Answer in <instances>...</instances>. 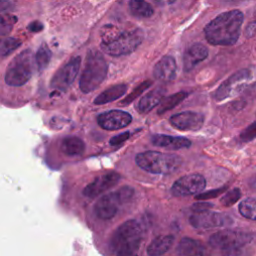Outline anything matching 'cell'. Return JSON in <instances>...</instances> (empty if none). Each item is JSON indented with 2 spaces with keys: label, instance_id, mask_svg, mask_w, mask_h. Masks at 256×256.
<instances>
[{
  "label": "cell",
  "instance_id": "6da1fadb",
  "mask_svg": "<svg viewBox=\"0 0 256 256\" xmlns=\"http://www.w3.org/2000/svg\"><path fill=\"white\" fill-rule=\"evenodd\" d=\"M143 40V30L135 25L120 27L108 24L101 30V48L105 53L114 57L134 52Z\"/></svg>",
  "mask_w": 256,
  "mask_h": 256
},
{
  "label": "cell",
  "instance_id": "7a4b0ae2",
  "mask_svg": "<svg viewBox=\"0 0 256 256\" xmlns=\"http://www.w3.org/2000/svg\"><path fill=\"white\" fill-rule=\"evenodd\" d=\"M243 19V13L237 9L219 14L205 26L206 40L212 45L230 46L235 44L241 33Z\"/></svg>",
  "mask_w": 256,
  "mask_h": 256
},
{
  "label": "cell",
  "instance_id": "3957f363",
  "mask_svg": "<svg viewBox=\"0 0 256 256\" xmlns=\"http://www.w3.org/2000/svg\"><path fill=\"white\" fill-rule=\"evenodd\" d=\"M143 239L141 225L136 220H127L113 233L110 249L115 256H138Z\"/></svg>",
  "mask_w": 256,
  "mask_h": 256
},
{
  "label": "cell",
  "instance_id": "277c9868",
  "mask_svg": "<svg viewBox=\"0 0 256 256\" xmlns=\"http://www.w3.org/2000/svg\"><path fill=\"white\" fill-rule=\"evenodd\" d=\"M108 72L107 62L101 52L90 50L87 53L85 67L81 74L79 87L84 93H89L100 86Z\"/></svg>",
  "mask_w": 256,
  "mask_h": 256
},
{
  "label": "cell",
  "instance_id": "5b68a950",
  "mask_svg": "<svg viewBox=\"0 0 256 256\" xmlns=\"http://www.w3.org/2000/svg\"><path fill=\"white\" fill-rule=\"evenodd\" d=\"M136 164L143 170L153 174H171L182 164V158L176 154L158 151H145L135 157Z\"/></svg>",
  "mask_w": 256,
  "mask_h": 256
},
{
  "label": "cell",
  "instance_id": "8992f818",
  "mask_svg": "<svg viewBox=\"0 0 256 256\" xmlns=\"http://www.w3.org/2000/svg\"><path fill=\"white\" fill-rule=\"evenodd\" d=\"M256 83V66L243 68L227 78L216 89L213 97L217 101L233 98Z\"/></svg>",
  "mask_w": 256,
  "mask_h": 256
},
{
  "label": "cell",
  "instance_id": "52a82bcc",
  "mask_svg": "<svg viewBox=\"0 0 256 256\" xmlns=\"http://www.w3.org/2000/svg\"><path fill=\"white\" fill-rule=\"evenodd\" d=\"M33 71V55L30 50H25L16 55L9 65L5 73V82L14 87L26 84L32 76Z\"/></svg>",
  "mask_w": 256,
  "mask_h": 256
},
{
  "label": "cell",
  "instance_id": "ba28073f",
  "mask_svg": "<svg viewBox=\"0 0 256 256\" xmlns=\"http://www.w3.org/2000/svg\"><path fill=\"white\" fill-rule=\"evenodd\" d=\"M134 190L129 186H124L117 191L110 192L102 196L94 206L96 216L102 220L113 218L118 212L119 206L129 201L133 196Z\"/></svg>",
  "mask_w": 256,
  "mask_h": 256
},
{
  "label": "cell",
  "instance_id": "9c48e42d",
  "mask_svg": "<svg viewBox=\"0 0 256 256\" xmlns=\"http://www.w3.org/2000/svg\"><path fill=\"white\" fill-rule=\"evenodd\" d=\"M252 236L248 233L236 230H222L210 236L209 244L214 248H228V247H242L249 243Z\"/></svg>",
  "mask_w": 256,
  "mask_h": 256
},
{
  "label": "cell",
  "instance_id": "30bf717a",
  "mask_svg": "<svg viewBox=\"0 0 256 256\" xmlns=\"http://www.w3.org/2000/svg\"><path fill=\"white\" fill-rule=\"evenodd\" d=\"M189 221L191 225L197 229H210L214 227L229 225L233 222L229 215L220 212H213L210 210L195 212L191 215Z\"/></svg>",
  "mask_w": 256,
  "mask_h": 256
},
{
  "label": "cell",
  "instance_id": "8fae6325",
  "mask_svg": "<svg viewBox=\"0 0 256 256\" xmlns=\"http://www.w3.org/2000/svg\"><path fill=\"white\" fill-rule=\"evenodd\" d=\"M206 186L205 178L198 173L184 175L172 185L171 191L175 196H189L201 193Z\"/></svg>",
  "mask_w": 256,
  "mask_h": 256
},
{
  "label": "cell",
  "instance_id": "7c38bea8",
  "mask_svg": "<svg viewBox=\"0 0 256 256\" xmlns=\"http://www.w3.org/2000/svg\"><path fill=\"white\" fill-rule=\"evenodd\" d=\"M81 64V58L79 56L74 57L62 68H60L54 75L51 86L58 90H66L75 80L78 75Z\"/></svg>",
  "mask_w": 256,
  "mask_h": 256
},
{
  "label": "cell",
  "instance_id": "4fadbf2b",
  "mask_svg": "<svg viewBox=\"0 0 256 256\" xmlns=\"http://www.w3.org/2000/svg\"><path fill=\"white\" fill-rule=\"evenodd\" d=\"M170 124L181 131H197L204 123V115L194 111H184L172 115L169 118Z\"/></svg>",
  "mask_w": 256,
  "mask_h": 256
},
{
  "label": "cell",
  "instance_id": "5bb4252c",
  "mask_svg": "<svg viewBox=\"0 0 256 256\" xmlns=\"http://www.w3.org/2000/svg\"><path fill=\"white\" fill-rule=\"evenodd\" d=\"M132 121V116L123 110H110L101 113L97 117L99 126L105 130H119L128 126Z\"/></svg>",
  "mask_w": 256,
  "mask_h": 256
},
{
  "label": "cell",
  "instance_id": "9a60e30c",
  "mask_svg": "<svg viewBox=\"0 0 256 256\" xmlns=\"http://www.w3.org/2000/svg\"><path fill=\"white\" fill-rule=\"evenodd\" d=\"M120 180V175L117 172H108L96 177L83 190V194L88 198H95L101 193L107 191Z\"/></svg>",
  "mask_w": 256,
  "mask_h": 256
},
{
  "label": "cell",
  "instance_id": "2e32d148",
  "mask_svg": "<svg viewBox=\"0 0 256 256\" xmlns=\"http://www.w3.org/2000/svg\"><path fill=\"white\" fill-rule=\"evenodd\" d=\"M177 64L172 56H163L154 66L153 76L161 82H169L175 79Z\"/></svg>",
  "mask_w": 256,
  "mask_h": 256
},
{
  "label": "cell",
  "instance_id": "e0dca14e",
  "mask_svg": "<svg viewBox=\"0 0 256 256\" xmlns=\"http://www.w3.org/2000/svg\"><path fill=\"white\" fill-rule=\"evenodd\" d=\"M208 57V49L200 43L189 46L183 55V69L185 72L191 71L196 65Z\"/></svg>",
  "mask_w": 256,
  "mask_h": 256
},
{
  "label": "cell",
  "instance_id": "ac0fdd59",
  "mask_svg": "<svg viewBox=\"0 0 256 256\" xmlns=\"http://www.w3.org/2000/svg\"><path fill=\"white\" fill-rule=\"evenodd\" d=\"M151 142L153 145L163 147L170 150H179L189 148L191 141L185 137L170 136L165 134H154L151 136Z\"/></svg>",
  "mask_w": 256,
  "mask_h": 256
},
{
  "label": "cell",
  "instance_id": "d6986e66",
  "mask_svg": "<svg viewBox=\"0 0 256 256\" xmlns=\"http://www.w3.org/2000/svg\"><path fill=\"white\" fill-rule=\"evenodd\" d=\"M165 88L164 87H156L149 91L147 94H145L143 97L140 98L137 104V111L141 114H145L150 112L155 106L159 105L162 99L164 98L165 94Z\"/></svg>",
  "mask_w": 256,
  "mask_h": 256
},
{
  "label": "cell",
  "instance_id": "ffe728a7",
  "mask_svg": "<svg viewBox=\"0 0 256 256\" xmlns=\"http://www.w3.org/2000/svg\"><path fill=\"white\" fill-rule=\"evenodd\" d=\"M179 256H208L207 249L198 240L184 237L180 240L177 246Z\"/></svg>",
  "mask_w": 256,
  "mask_h": 256
},
{
  "label": "cell",
  "instance_id": "44dd1931",
  "mask_svg": "<svg viewBox=\"0 0 256 256\" xmlns=\"http://www.w3.org/2000/svg\"><path fill=\"white\" fill-rule=\"evenodd\" d=\"M173 236L160 235L154 238L147 247L148 256H161L166 253L173 244Z\"/></svg>",
  "mask_w": 256,
  "mask_h": 256
},
{
  "label": "cell",
  "instance_id": "7402d4cb",
  "mask_svg": "<svg viewBox=\"0 0 256 256\" xmlns=\"http://www.w3.org/2000/svg\"><path fill=\"white\" fill-rule=\"evenodd\" d=\"M127 85L124 83L113 85L106 90H104L102 93H100L94 100V104L96 105H102L109 102H112L114 100L119 99L122 97L126 91H127Z\"/></svg>",
  "mask_w": 256,
  "mask_h": 256
},
{
  "label": "cell",
  "instance_id": "603a6c76",
  "mask_svg": "<svg viewBox=\"0 0 256 256\" xmlns=\"http://www.w3.org/2000/svg\"><path fill=\"white\" fill-rule=\"evenodd\" d=\"M61 150L68 156H78L84 152L85 144L76 136H68L62 140Z\"/></svg>",
  "mask_w": 256,
  "mask_h": 256
},
{
  "label": "cell",
  "instance_id": "cb8c5ba5",
  "mask_svg": "<svg viewBox=\"0 0 256 256\" xmlns=\"http://www.w3.org/2000/svg\"><path fill=\"white\" fill-rule=\"evenodd\" d=\"M129 11L136 18H149L154 9L146 0H129Z\"/></svg>",
  "mask_w": 256,
  "mask_h": 256
},
{
  "label": "cell",
  "instance_id": "d4e9b609",
  "mask_svg": "<svg viewBox=\"0 0 256 256\" xmlns=\"http://www.w3.org/2000/svg\"><path fill=\"white\" fill-rule=\"evenodd\" d=\"M187 96H188V92H186V91H179V92H176V93H174L172 95L164 97L162 99V101L160 102V104H159V108H158L157 113L159 115H161V114H163V113L173 109L179 103H181Z\"/></svg>",
  "mask_w": 256,
  "mask_h": 256
},
{
  "label": "cell",
  "instance_id": "484cf974",
  "mask_svg": "<svg viewBox=\"0 0 256 256\" xmlns=\"http://www.w3.org/2000/svg\"><path fill=\"white\" fill-rule=\"evenodd\" d=\"M239 213L250 220H256V198L249 197L239 204Z\"/></svg>",
  "mask_w": 256,
  "mask_h": 256
},
{
  "label": "cell",
  "instance_id": "4316f807",
  "mask_svg": "<svg viewBox=\"0 0 256 256\" xmlns=\"http://www.w3.org/2000/svg\"><path fill=\"white\" fill-rule=\"evenodd\" d=\"M21 45V40L18 38L7 37L0 41V59L7 57Z\"/></svg>",
  "mask_w": 256,
  "mask_h": 256
},
{
  "label": "cell",
  "instance_id": "83f0119b",
  "mask_svg": "<svg viewBox=\"0 0 256 256\" xmlns=\"http://www.w3.org/2000/svg\"><path fill=\"white\" fill-rule=\"evenodd\" d=\"M16 22H17V17L10 13L0 17V41L6 38L7 35L10 34Z\"/></svg>",
  "mask_w": 256,
  "mask_h": 256
},
{
  "label": "cell",
  "instance_id": "f1b7e54d",
  "mask_svg": "<svg viewBox=\"0 0 256 256\" xmlns=\"http://www.w3.org/2000/svg\"><path fill=\"white\" fill-rule=\"evenodd\" d=\"M51 59V51L50 49L43 44L37 51L36 55H35V60H36V64L39 70H43L46 68V66L48 65L49 61Z\"/></svg>",
  "mask_w": 256,
  "mask_h": 256
},
{
  "label": "cell",
  "instance_id": "f546056e",
  "mask_svg": "<svg viewBox=\"0 0 256 256\" xmlns=\"http://www.w3.org/2000/svg\"><path fill=\"white\" fill-rule=\"evenodd\" d=\"M151 84H152V81H150V80H146V81L140 83L137 87H135V88L133 89V91H132L127 97L124 98V100L121 102V104H122V105H128V104H130V103H131L132 101H134L137 97H139L146 89H148V87H149Z\"/></svg>",
  "mask_w": 256,
  "mask_h": 256
},
{
  "label": "cell",
  "instance_id": "4dcf8cb0",
  "mask_svg": "<svg viewBox=\"0 0 256 256\" xmlns=\"http://www.w3.org/2000/svg\"><path fill=\"white\" fill-rule=\"evenodd\" d=\"M241 197V191L239 188H233L225 193V195L221 198L220 202L223 206L229 207L235 204Z\"/></svg>",
  "mask_w": 256,
  "mask_h": 256
},
{
  "label": "cell",
  "instance_id": "1f68e13d",
  "mask_svg": "<svg viewBox=\"0 0 256 256\" xmlns=\"http://www.w3.org/2000/svg\"><path fill=\"white\" fill-rule=\"evenodd\" d=\"M256 138V122L250 124L240 134V140L242 142H248Z\"/></svg>",
  "mask_w": 256,
  "mask_h": 256
},
{
  "label": "cell",
  "instance_id": "d6a6232c",
  "mask_svg": "<svg viewBox=\"0 0 256 256\" xmlns=\"http://www.w3.org/2000/svg\"><path fill=\"white\" fill-rule=\"evenodd\" d=\"M226 190V187H222V188H218V189H213L207 192H201L199 194L195 195V199L197 200H208L211 198H215L218 195H220L222 192H224Z\"/></svg>",
  "mask_w": 256,
  "mask_h": 256
},
{
  "label": "cell",
  "instance_id": "836d02e7",
  "mask_svg": "<svg viewBox=\"0 0 256 256\" xmlns=\"http://www.w3.org/2000/svg\"><path fill=\"white\" fill-rule=\"evenodd\" d=\"M130 137V132L129 131H126V132H123L121 134H118L114 137H112L110 139V144L112 146H116V145H119L123 142H125L126 140H128V138Z\"/></svg>",
  "mask_w": 256,
  "mask_h": 256
},
{
  "label": "cell",
  "instance_id": "e575fe53",
  "mask_svg": "<svg viewBox=\"0 0 256 256\" xmlns=\"http://www.w3.org/2000/svg\"><path fill=\"white\" fill-rule=\"evenodd\" d=\"M14 6L9 0H0V17L9 14L13 10Z\"/></svg>",
  "mask_w": 256,
  "mask_h": 256
},
{
  "label": "cell",
  "instance_id": "d590c367",
  "mask_svg": "<svg viewBox=\"0 0 256 256\" xmlns=\"http://www.w3.org/2000/svg\"><path fill=\"white\" fill-rule=\"evenodd\" d=\"M221 250H222V256H241L242 255V250L240 247H228Z\"/></svg>",
  "mask_w": 256,
  "mask_h": 256
},
{
  "label": "cell",
  "instance_id": "8d00e7d4",
  "mask_svg": "<svg viewBox=\"0 0 256 256\" xmlns=\"http://www.w3.org/2000/svg\"><path fill=\"white\" fill-rule=\"evenodd\" d=\"M244 34L247 38H251L256 36V20L251 21L250 23L247 24L244 30Z\"/></svg>",
  "mask_w": 256,
  "mask_h": 256
},
{
  "label": "cell",
  "instance_id": "74e56055",
  "mask_svg": "<svg viewBox=\"0 0 256 256\" xmlns=\"http://www.w3.org/2000/svg\"><path fill=\"white\" fill-rule=\"evenodd\" d=\"M213 207L212 203H208V202H200V203H195L192 205V210L194 212H201V211H205V210H209L210 208Z\"/></svg>",
  "mask_w": 256,
  "mask_h": 256
},
{
  "label": "cell",
  "instance_id": "f35d334b",
  "mask_svg": "<svg viewBox=\"0 0 256 256\" xmlns=\"http://www.w3.org/2000/svg\"><path fill=\"white\" fill-rule=\"evenodd\" d=\"M154 3H156L157 5L160 6H164V5H170L173 4L175 2V0H152Z\"/></svg>",
  "mask_w": 256,
  "mask_h": 256
}]
</instances>
